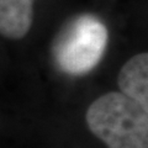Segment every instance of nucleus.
I'll list each match as a JSON object with an SVG mask.
<instances>
[{"label": "nucleus", "instance_id": "7ed1b4c3", "mask_svg": "<svg viewBox=\"0 0 148 148\" xmlns=\"http://www.w3.org/2000/svg\"><path fill=\"white\" fill-rule=\"evenodd\" d=\"M121 92L148 109V54L140 53L123 64L117 77Z\"/></svg>", "mask_w": 148, "mask_h": 148}, {"label": "nucleus", "instance_id": "20e7f679", "mask_svg": "<svg viewBox=\"0 0 148 148\" xmlns=\"http://www.w3.org/2000/svg\"><path fill=\"white\" fill-rule=\"evenodd\" d=\"M35 0H0V35L21 40L34 22Z\"/></svg>", "mask_w": 148, "mask_h": 148}, {"label": "nucleus", "instance_id": "f03ea898", "mask_svg": "<svg viewBox=\"0 0 148 148\" xmlns=\"http://www.w3.org/2000/svg\"><path fill=\"white\" fill-rule=\"evenodd\" d=\"M108 43V30L96 16L77 15L64 24L53 41L54 63L62 72L82 75L101 61Z\"/></svg>", "mask_w": 148, "mask_h": 148}, {"label": "nucleus", "instance_id": "f257e3e1", "mask_svg": "<svg viewBox=\"0 0 148 148\" xmlns=\"http://www.w3.org/2000/svg\"><path fill=\"white\" fill-rule=\"evenodd\" d=\"M85 120L108 148H148V109L122 92L111 91L92 101Z\"/></svg>", "mask_w": 148, "mask_h": 148}]
</instances>
